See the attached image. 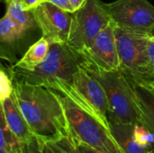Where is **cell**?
I'll return each mask as SVG.
<instances>
[{
    "label": "cell",
    "instance_id": "obj_2",
    "mask_svg": "<svg viewBox=\"0 0 154 153\" xmlns=\"http://www.w3.org/2000/svg\"><path fill=\"white\" fill-rule=\"evenodd\" d=\"M81 58L64 43H50L43 61L32 70H23L9 66L7 71L13 81L42 86L53 89L59 84H70L81 65Z\"/></svg>",
    "mask_w": 154,
    "mask_h": 153
},
{
    "label": "cell",
    "instance_id": "obj_8",
    "mask_svg": "<svg viewBox=\"0 0 154 153\" xmlns=\"http://www.w3.org/2000/svg\"><path fill=\"white\" fill-rule=\"evenodd\" d=\"M115 37L119 59V70L125 76L134 78L147 63L148 36L130 33L116 27Z\"/></svg>",
    "mask_w": 154,
    "mask_h": 153
},
{
    "label": "cell",
    "instance_id": "obj_18",
    "mask_svg": "<svg viewBox=\"0 0 154 153\" xmlns=\"http://www.w3.org/2000/svg\"><path fill=\"white\" fill-rule=\"evenodd\" d=\"M21 144L10 131L3 111L2 103L0 102V149L8 153L19 151Z\"/></svg>",
    "mask_w": 154,
    "mask_h": 153
},
{
    "label": "cell",
    "instance_id": "obj_21",
    "mask_svg": "<svg viewBox=\"0 0 154 153\" xmlns=\"http://www.w3.org/2000/svg\"><path fill=\"white\" fill-rule=\"evenodd\" d=\"M13 80L7 71V69L4 68L0 63V102L10 97L13 94Z\"/></svg>",
    "mask_w": 154,
    "mask_h": 153
},
{
    "label": "cell",
    "instance_id": "obj_16",
    "mask_svg": "<svg viewBox=\"0 0 154 153\" xmlns=\"http://www.w3.org/2000/svg\"><path fill=\"white\" fill-rule=\"evenodd\" d=\"M6 14L10 19L23 32L29 33L38 28L32 11L26 9L22 0H11L8 4Z\"/></svg>",
    "mask_w": 154,
    "mask_h": 153
},
{
    "label": "cell",
    "instance_id": "obj_27",
    "mask_svg": "<svg viewBox=\"0 0 154 153\" xmlns=\"http://www.w3.org/2000/svg\"><path fill=\"white\" fill-rule=\"evenodd\" d=\"M148 39L151 41H152V42H154V35L153 36H148Z\"/></svg>",
    "mask_w": 154,
    "mask_h": 153
},
{
    "label": "cell",
    "instance_id": "obj_11",
    "mask_svg": "<svg viewBox=\"0 0 154 153\" xmlns=\"http://www.w3.org/2000/svg\"><path fill=\"white\" fill-rule=\"evenodd\" d=\"M125 77L130 86L138 123L154 133V88L147 83Z\"/></svg>",
    "mask_w": 154,
    "mask_h": 153
},
{
    "label": "cell",
    "instance_id": "obj_23",
    "mask_svg": "<svg viewBox=\"0 0 154 153\" xmlns=\"http://www.w3.org/2000/svg\"><path fill=\"white\" fill-rule=\"evenodd\" d=\"M44 1L51 3V4L59 6L60 8H61L63 10H66L68 12H70V13L74 12V9H73L69 0H44Z\"/></svg>",
    "mask_w": 154,
    "mask_h": 153
},
{
    "label": "cell",
    "instance_id": "obj_30",
    "mask_svg": "<svg viewBox=\"0 0 154 153\" xmlns=\"http://www.w3.org/2000/svg\"><path fill=\"white\" fill-rule=\"evenodd\" d=\"M0 153H8V152H6V151H5L4 150H1V149H0Z\"/></svg>",
    "mask_w": 154,
    "mask_h": 153
},
{
    "label": "cell",
    "instance_id": "obj_9",
    "mask_svg": "<svg viewBox=\"0 0 154 153\" xmlns=\"http://www.w3.org/2000/svg\"><path fill=\"white\" fill-rule=\"evenodd\" d=\"M32 11L42 37L50 43H67L72 13L45 1Z\"/></svg>",
    "mask_w": 154,
    "mask_h": 153
},
{
    "label": "cell",
    "instance_id": "obj_24",
    "mask_svg": "<svg viewBox=\"0 0 154 153\" xmlns=\"http://www.w3.org/2000/svg\"><path fill=\"white\" fill-rule=\"evenodd\" d=\"M42 2H44V0H23V5L26 9L32 10Z\"/></svg>",
    "mask_w": 154,
    "mask_h": 153
},
{
    "label": "cell",
    "instance_id": "obj_3",
    "mask_svg": "<svg viewBox=\"0 0 154 153\" xmlns=\"http://www.w3.org/2000/svg\"><path fill=\"white\" fill-rule=\"evenodd\" d=\"M57 94L63 107L69 136L106 153H124L110 129L68 96Z\"/></svg>",
    "mask_w": 154,
    "mask_h": 153
},
{
    "label": "cell",
    "instance_id": "obj_32",
    "mask_svg": "<svg viewBox=\"0 0 154 153\" xmlns=\"http://www.w3.org/2000/svg\"><path fill=\"white\" fill-rule=\"evenodd\" d=\"M11 153H18V151H16V152H11Z\"/></svg>",
    "mask_w": 154,
    "mask_h": 153
},
{
    "label": "cell",
    "instance_id": "obj_25",
    "mask_svg": "<svg viewBox=\"0 0 154 153\" xmlns=\"http://www.w3.org/2000/svg\"><path fill=\"white\" fill-rule=\"evenodd\" d=\"M85 1L86 0H69V2H70V4L72 5L73 9H74V11L77 10V9H79L85 3Z\"/></svg>",
    "mask_w": 154,
    "mask_h": 153
},
{
    "label": "cell",
    "instance_id": "obj_12",
    "mask_svg": "<svg viewBox=\"0 0 154 153\" xmlns=\"http://www.w3.org/2000/svg\"><path fill=\"white\" fill-rule=\"evenodd\" d=\"M28 33L22 31L7 14L0 19V60H6L11 65L18 60L22 45Z\"/></svg>",
    "mask_w": 154,
    "mask_h": 153
},
{
    "label": "cell",
    "instance_id": "obj_31",
    "mask_svg": "<svg viewBox=\"0 0 154 153\" xmlns=\"http://www.w3.org/2000/svg\"><path fill=\"white\" fill-rule=\"evenodd\" d=\"M10 1H11V0H4V2H5L6 4H8V3H9Z\"/></svg>",
    "mask_w": 154,
    "mask_h": 153
},
{
    "label": "cell",
    "instance_id": "obj_15",
    "mask_svg": "<svg viewBox=\"0 0 154 153\" xmlns=\"http://www.w3.org/2000/svg\"><path fill=\"white\" fill-rule=\"evenodd\" d=\"M49 49L50 42L44 37H42L32 44L22 58L13 65L23 70H32L43 61L48 54Z\"/></svg>",
    "mask_w": 154,
    "mask_h": 153
},
{
    "label": "cell",
    "instance_id": "obj_4",
    "mask_svg": "<svg viewBox=\"0 0 154 153\" xmlns=\"http://www.w3.org/2000/svg\"><path fill=\"white\" fill-rule=\"evenodd\" d=\"M81 66L100 83L105 91L108 106L109 124L138 123L137 113L125 75L121 70H105L85 62H81Z\"/></svg>",
    "mask_w": 154,
    "mask_h": 153
},
{
    "label": "cell",
    "instance_id": "obj_7",
    "mask_svg": "<svg viewBox=\"0 0 154 153\" xmlns=\"http://www.w3.org/2000/svg\"><path fill=\"white\" fill-rule=\"evenodd\" d=\"M106 7L116 27L125 32L149 36L154 28V5L149 0H116Z\"/></svg>",
    "mask_w": 154,
    "mask_h": 153
},
{
    "label": "cell",
    "instance_id": "obj_28",
    "mask_svg": "<svg viewBox=\"0 0 154 153\" xmlns=\"http://www.w3.org/2000/svg\"><path fill=\"white\" fill-rule=\"evenodd\" d=\"M147 84H149V85H150V86H151L152 88H154V81L153 82H151V83H147Z\"/></svg>",
    "mask_w": 154,
    "mask_h": 153
},
{
    "label": "cell",
    "instance_id": "obj_26",
    "mask_svg": "<svg viewBox=\"0 0 154 153\" xmlns=\"http://www.w3.org/2000/svg\"><path fill=\"white\" fill-rule=\"evenodd\" d=\"M18 153H32L28 145L27 144H23V145H21L19 151H18Z\"/></svg>",
    "mask_w": 154,
    "mask_h": 153
},
{
    "label": "cell",
    "instance_id": "obj_29",
    "mask_svg": "<svg viewBox=\"0 0 154 153\" xmlns=\"http://www.w3.org/2000/svg\"><path fill=\"white\" fill-rule=\"evenodd\" d=\"M154 35V28L152 29V32H151V34L149 35V36H153Z\"/></svg>",
    "mask_w": 154,
    "mask_h": 153
},
{
    "label": "cell",
    "instance_id": "obj_5",
    "mask_svg": "<svg viewBox=\"0 0 154 153\" xmlns=\"http://www.w3.org/2000/svg\"><path fill=\"white\" fill-rule=\"evenodd\" d=\"M52 91L68 96L110 129L105 91L100 83L81 65L70 84H59Z\"/></svg>",
    "mask_w": 154,
    "mask_h": 153
},
{
    "label": "cell",
    "instance_id": "obj_6",
    "mask_svg": "<svg viewBox=\"0 0 154 153\" xmlns=\"http://www.w3.org/2000/svg\"><path fill=\"white\" fill-rule=\"evenodd\" d=\"M111 22L106 4L86 0L72 13L67 45L79 55L88 50L97 35Z\"/></svg>",
    "mask_w": 154,
    "mask_h": 153
},
{
    "label": "cell",
    "instance_id": "obj_10",
    "mask_svg": "<svg viewBox=\"0 0 154 153\" xmlns=\"http://www.w3.org/2000/svg\"><path fill=\"white\" fill-rule=\"evenodd\" d=\"M116 25L111 21L94 39L90 47L79 54L81 62L105 70H119V59L115 37Z\"/></svg>",
    "mask_w": 154,
    "mask_h": 153
},
{
    "label": "cell",
    "instance_id": "obj_33",
    "mask_svg": "<svg viewBox=\"0 0 154 153\" xmlns=\"http://www.w3.org/2000/svg\"><path fill=\"white\" fill-rule=\"evenodd\" d=\"M22 1H23V0H22Z\"/></svg>",
    "mask_w": 154,
    "mask_h": 153
},
{
    "label": "cell",
    "instance_id": "obj_1",
    "mask_svg": "<svg viewBox=\"0 0 154 153\" xmlns=\"http://www.w3.org/2000/svg\"><path fill=\"white\" fill-rule=\"evenodd\" d=\"M12 97L35 137L68 135V124L59 96L42 86L13 81Z\"/></svg>",
    "mask_w": 154,
    "mask_h": 153
},
{
    "label": "cell",
    "instance_id": "obj_22",
    "mask_svg": "<svg viewBox=\"0 0 154 153\" xmlns=\"http://www.w3.org/2000/svg\"><path fill=\"white\" fill-rule=\"evenodd\" d=\"M69 139H70V142L72 143V146L74 148V151L75 153H106L105 151H102L100 150H97L94 147H91L71 136H69Z\"/></svg>",
    "mask_w": 154,
    "mask_h": 153
},
{
    "label": "cell",
    "instance_id": "obj_14",
    "mask_svg": "<svg viewBox=\"0 0 154 153\" xmlns=\"http://www.w3.org/2000/svg\"><path fill=\"white\" fill-rule=\"evenodd\" d=\"M27 145L32 153H75L69 134L57 138L34 136Z\"/></svg>",
    "mask_w": 154,
    "mask_h": 153
},
{
    "label": "cell",
    "instance_id": "obj_13",
    "mask_svg": "<svg viewBox=\"0 0 154 153\" xmlns=\"http://www.w3.org/2000/svg\"><path fill=\"white\" fill-rule=\"evenodd\" d=\"M6 124L21 145L28 144L34 137L23 115L16 106L12 96L1 102Z\"/></svg>",
    "mask_w": 154,
    "mask_h": 153
},
{
    "label": "cell",
    "instance_id": "obj_17",
    "mask_svg": "<svg viewBox=\"0 0 154 153\" xmlns=\"http://www.w3.org/2000/svg\"><path fill=\"white\" fill-rule=\"evenodd\" d=\"M134 124H110L112 135L122 148L124 153H154V149L143 148L136 144L132 138Z\"/></svg>",
    "mask_w": 154,
    "mask_h": 153
},
{
    "label": "cell",
    "instance_id": "obj_19",
    "mask_svg": "<svg viewBox=\"0 0 154 153\" xmlns=\"http://www.w3.org/2000/svg\"><path fill=\"white\" fill-rule=\"evenodd\" d=\"M147 54H148V60L144 68L133 79L144 82V83H151L154 81V42L151 41L148 39L147 43ZM128 77V76H127Z\"/></svg>",
    "mask_w": 154,
    "mask_h": 153
},
{
    "label": "cell",
    "instance_id": "obj_20",
    "mask_svg": "<svg viewBox=\"0 0 154 153\" xmlns=\"http://www.w3.org/2000/svg\"><path fill=\"white\" fill-rule=\"evenodd\" d=\"M132 138L143 148H151L154 144V133L140 123H135L132 131Z\"/></svg>",
    "mask_w": 154,
    "mask_h": 153
}]
</instances>
